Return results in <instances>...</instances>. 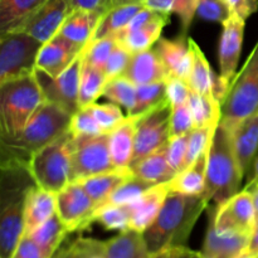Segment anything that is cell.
<instances>
[{"instance_id":"obj_1","label":"cell","mask_w":258,"mask_h":258,"mask_svg":"<svg viewBox=\"0 0 258 258\" xmlns=\"http://www.w3.org/2000/svg\"><path fill=\"white\" fill-rule=\"evenodd\" d=\"M208 208L209 202L204 194L189 196L170 191L159 216L143 233L151 256L186 246L197 221Z\"/></svg>"},{"instance_id":"obj_2","label":"cell","mask_w":258,"mask_h":258,"mask_svg":"<svg viewBox=\"0 0 258 258\" xmlns=\"http://www.w3.org/2000/svg\"><path fill=\"white\" fill-rule=\"evenodd\" d=\"M34 180L27 165L2 164L0 258H12L25 234V201Z\"/></svg>"},{"instance_id":"obj_3","label":"cell","mask_w":258,"mask_h":258,"mask_svg":"<svg viewBox=\"0 0 258 258\" xmlns=\"http://www.w3.org/2000/svg\"><path fill=\"white\" fill-rule=\"evenodd\" d=\"M72 115L45 101L19 134L2 139V164L27 165L33 154L68 133Z\"/></svg>"},{"instance_id":"obj_4","label":"cell","mask_w":258,"mask_h":258,"mask_svg":"<svg viewBox=\"0 0 258 258\" xmlns=\"http://www.w3.org/2000/svg\"><path fill=\"white\" fill-rule=\"evenodd\" d=\"M236 151L232 130L219 121L214 130L208 151L207 181L204 196L209 207H219L241 191L243 179Z\"/></svg>"},{"instance_id":"obj_5","label":"cell","mask_w":258,"mask_h":258,"mask_svg":"<svg viewBox=\"0 0 258 258\" xmlns=\"http://www.w3.org/2000/svg\"><path fill=\"white\" fill-rule=\"evenodd\" d=\"M45 102L34 75L0 83V138H12Z\"/></svg>"},{"instance_id":"obj_6","label":"cell","mask_w":258,"mask_h":258,"mask_svg":"<svg viewBox=\"0 0 258 258\" xmlns=\"http://www.w3.org/2000/svg\"><path fill=\"white\" fill-rule=\"evenodd\" d=\"M27 169L35 185L58 193L72 183V135L70 130L33 154Z\"/></svg>"},{"instance_id":"obj_7","label":"cell","mask_w":258,"mask_h":258,"mask_svg":"<svg viewBox=\"0 0 258 258\" xmlns=\"http://www.w3.org/2000/svg\"><path fill=\"white\" fill-rule=\"evenodd\" d=\"M258 111V40L242 70L232 81L222 103V122L233 127Z\"/></svg>"},{"instance_id":"obj_8","label":"cell","mask_w":258,"mask_h":258,"mask_svg":"<svg viewBox=\"0 0 258 258\" xmlns=\"http://www.w3.org/2000/svg\"><path fill=\"white\" fill-rule=\"evenodd\" d=\"M43 44L23 30L0 34V83L34 75Z\"/></svg>"},{"instance_id":"obj_9","label":"cell","mask_w":258,"mask_h":258,"mask_svg":"<svg viewBox=\"0 0 258 258\" xmlns=\"http://www.w3.org/2000/svg\"><path fill=\"white\" fill-rule=\"evenodd\" d=\"M83 66V52L62 75L53 77L37 68L34 72L45 101L58 106L70 115L80 110V81Z\"/></svg>"},{"instance_id":"obj_10","label":"cell","mask_w":258,"mask_h":258,"mask_svg":"<svg viewBox=\"0 0 258 258\" xmlns=\"http://www.w3.org/2000/svg\"><path fill=\"white\" fill-rule=\"evenodd\" d=\"M117 169L111 159L108 134L72 136V181Z\"/></svg>"},{"instance_id":"obj_11","label":"cell","mask_w":258,"mask_h":258,"mask_svg":"<svg viewBox=\"0 0 258 258\" xmlns=\"http://www.w3.org/2000/svg\"><path fill=\"white\" fill-rule=\"evenodd\" d=\"M171 138V106L169 101L138 117L135 151L131 165L165 146ZM130 165V166H131Z\"/></svg>"},{"instance_id":"obj_12","label":"cell","mask_w":258,"mask_h":258,"mask_svg":"<svg viewBox=\"0 0 258 258\" xmlns=\"http://www.w3.org/2000/svg\"><path fill=\"white\" fill-rule=\"evenodd\" d=\"M214 226L219 232L251 236L256 228L257 212L251 191H238L219 207H209Z\"/></svg>"},{"instance_id":"obj_13","label":"cell","mask_w":258,"mask_h":258,"mask_svg":"<svg viewBox=\"0 0 258 258\" xmlns=\"http://www.w3.org/2000/svg\"><path fill=\"white\" fill-rule=\"evenodd\" d=\"M96 209L93 199L78 181H72L57 193V213L70 233L88 228Z\"/></svg>"},{"instance_id":"obj_14","label":"cell","mask_w":258,"mask_h":258,"mask_svg":"<svg viewBox=\"0 0 258 258\" xmlns=\"http://www.w3.org/2000/svg\"><path fill=\"white\" fill-rule=\"evenodd\" d=\"M72 10V0H48L17 30H23L42 43H47L59 33Z\"/></svg>"},{"instance_id":"obj_15","label":"cell","mask_w":258,"mask_h":258,"mask_svg":"<svg viewBox=\"0 0 258 258\" xmlns=\"http://www.w3.org/2000/svg\"><path fill=\"white\" fill-rule=\"evenodd\" d=\"M244 25L246 22L234 14L223 24L218 49L219 70L222 77L229 83H232L237 76V68L243 44Z\"/></svg>"},{"instance_id":"obj_16","label":"cell","mask_w":258,"mask_h":258,"mask_svg":"<svg viewBox=\"0 0 258 258\" xmlns=\"http://www.w3.org/2000/svg\"><path fill=\"white\" fill-rule=\"evenodd\" d=\"M83 49L85 47H81L57 34L43 44L38 55L37 68L53 77H57L73 64V62L82 54Z\"/></svg>"},{"instance_id":"obj_17","label":"cell","mask_w":258,"mask_h":258,"mask_svg":"<svg viewBox=\"0 0 258 258\" xmlns=\"http://www.w3.org/2000/svg\"><path fill=\"white\" fill-rule=\"evenodd\" d=\"M154 49L165 66L169 76L189 80L193 57L189 38H186L185 34L175 39L160 38L154 45Z\"/></svg>"},{"instance_id":"obj_18","label":"cell","mask_w":258,"mask_h":258,"mask_svg":"<svg viewBox=\"0 0 258 258\" xmlns=\"http://www.w3.org/2000/svg\"><path fill=\"white\" fill-rule=\"evenodd\" d=\"M169 193L170 188L168 183L158 184L151 186L138 201L130 204V229L144 233L159 216Z\"/></svg>"},{"instance_id":"obj_19","label":"cell","mask_w":258,"mask_h":258,"mask_svg":"<svg viewBox=\"0 0 258 258\" xmlns=\"http://www.w3.org/2000/svg\"><path fill=\"white\" fill-rule=\"evenodd\" d=\"M249 237L246 234L219 232L209 212L208 228L201 253L203 258H237L248 248Z\"/></svg>"},{"instance_id":"obj_20","label":"cell","mask_w":258,"mask_h":258,"mask_svg":"<svg viewBox=\"0 0 258 258\" xmlns=\"http://www.w3.org/2000/svg\"><path fill=\"white\" fill-rule=\"evenodd\" d=\"M122 77L131 81L134 85H149V83L165 82L170 76L165 66L159 58L154 48L135 53L131 55L130 62L123 72Z\"/></svg>"},{"instance_id":"obj_21","label":"cell","mask_w":258,"mask_h":258,"mask_svg":"<svg viewBox=\"0 0 258 258\" xmlns=\"http://www.w3.org/2000/svg\"><path fill=\"white\" fill-rule=\"evenodd\" d=\"M231 130L237 160L242 174L246 175L251 171L258 154V111L237 123Z\"/></svg>"},{"instance_id":"obj_22","label":"cell","mask_w":258,"mask_h":258,"mask_svg":"<svg viewBox=\"0 0 258 258\" xmlns=\"http://www.w3.org/2000/svg\"><path fill=\"white\" fill-rule=\"evenodd\" d=\"M105 13V10H72L58 34L81 47H86L95 37Z\"/></svg>"},{"instance_id":"obj_23","label":"cell","mask_w":258,"mask_h":258,"mask_svg":"<svg viewBox=\"0 0 258 258\" xmlns=\"http://www.w3.org/2000/svg\"><path fill=\"white\" fill-rule=\"evenodd\" d=\"M57 213V193L33 185L28 191L25 201V234H29L37 227Z\"/></svg>"},{"instance_id":"obj_24","label":"cell","mask_w":258,"mask_h":258,"mask_svg":"<svg viewBox=\"0 0 258 258\" xmlns=\"http://www.w3.org/2000/svg\"><path fill=\"white\" fill-rule=\"evenodd\" d=\"M138 117L127 116L118 127L108 134V148L116 168H130L135 151Z\"/></svg>"},{"instance_id":"obj_25","label":"cell","mask_w":258,"mask_h":258,"mask_svg":"<svg viewBox=\"0 0 258 258\" xmlns=\"http://www.w3.org/2000/svg\"><path fill=\"white\" fill-rule=\"evenodd\" d=\"M134 175L130 168H117L106 173L96 174L77 180L85 190L90 194L91 198L98 207L107 201L108 197L125 181L131 179Z\"/></svg>"},{"instance_id":"obj_26","label":"cell","mask_w":258,"mask_h":258,"mask_svg":"<svg viewBox=\"0 0 258 258\" xmlns=\"http://www.w3.org/2000/svg\"><path fill=\"white\" fill-rule=\"evenodd\" d=\"M169 22H170V15L156 12L155 17L150 22L116 42L131 54L148 50L160 39L161 32L169 24Z\"/></svg>"},{"instance_id":"obj_27","label":"cell","mask_w":258,"mask_h":258,"mask_svg":"<svg viewBox=\"0 0 258 258\" xmlns=\"http://www.w3.org/2000/svg\"><path fill=\"white\" fill-rule=\"evenodd\" d=\"M166 145L131 165L130 169L134 175L153 185L169 183L171 179L175 178L178 173L169 164L166 158Z\"/></svg>"},{"instance_id":"obj_28","label":"cell","mask_w":258,"mask_h":258,"mask_svg":"<svg viewBox=\"0 0 258 258\" xmlns=\"http://www.w3.org/2000/svg\"><path fill=\"white\" fill-rule=\"evenodd\" d=\"M211 146V145H209ZM209 148L191 164L189 168L176 174L174 179L169 181L170 191H176L189 196L204 194L207 181V163H208Z\"/></svg>"},{"instance_id":"obj_29","label":"cell","mask_w":258,"mask_h":258,"mask_svg":"<svg viewBox=\"0 0 258 258\" xmlns=\"http://www.w3.org/2000/svg\"><path fill=\"white\" fill-rule=\"evenodd\" d=\"M107 258H151L141 232L127 229L105 242Z\"/></svg>"},{"instance_id":"obj_30","label":"cell","mask_w":258,"mask_h":258,"mask_svg":"<svg viewBox=\"0 0 258 258\" xmlns=\"http://www.w3.org/2000/svg\"><path fill=\"white\" fill-rule=\"evenodd\" d=\"M48 0H0V34L17 30Z\"/></svg>"},{"instance_id":"obj_31","label":"cell","mask_w":258,"mask_h":258,"mask_svg":"<svg viewBox=\"0 0 258 258\" xmlns=\"http://www.w3.org/2000/svg\"><path fill=\"white\" fill-rule=\"evenodd\" d=\"M68 234H70V231L59 218L58 213H55L27 236H29L37 243V246L42 249L45 256L52 258L57 253L60 244Z\"/></svg>"},{"instance_id":"obj_32","label":"cell","mask_w":258,"mask_h":258,"mask_svg":"<svg viewBox=\"0 0 258 258\" xmlns=\"http://www.w3.org/2000/svg\"><path fill=\"white\" fill-rule=\"evenodd\" d=\"M189 45H190L191 57H193L190 76H189L188 80L189 86L196 92L214 98L213 80L214 76H216V72L211 68L208 59L206 58V54L201 49L198 43L194 39H191V38H189Z\"/></svg>"},{"instance_id":"obj_33","label":"cell","mask_w":258,"mask_h":258,"mask_svg":"<svg viewBox=\"0 0 258 258\" xmlns=\"http://www.w3.org/2000/svg\"><path fill=\"white\" fill-rule=\"evenodd\" d=\"M145 7L143 4H128L108 9L103 14L93 39H100V38L105 37H115Z\"/></svg>"},{"instance_id":"obj_34","label":"cell","mask_w":258,"mask_h":258,"mask_svg":"<svg viewBox=\"0 0 258 258\" xmlns=\"http://www.w3.org/2000/svg\"><path fill=\"white\" fill-rule=\"evenodd\" d=\"M107 82L108 80L102 70H98L83 60L80 81V108L96 103L102 96Z\"/></svg>"},{"instance_id":"obj_35","label":"cell","mask_w":258,"mask_h":258,"mask_svg":"<svg viewBox=\"0 0 258 258\" xmlns=\"http://www.w3.org/2000/svg\"><path fill=\"white\" fill-rule=\"evenodd\" d=\"M143 4L155 12L176 14L180 19L183 32L186 33L197 14L198 0H143Z\"/></svg>"},{"instance_id":"obj_36","label":"cell","mask_w":258,"mask_h":258,"mask_svg":"<svg viewBox=\"0 0 258 258\" xmlns=\"http://www.w3.org/2000/svg\"><path fill=\"white\" fill-rule=\"evenodd\" d=\"M166 98V83L156 82L149 85L138 86L136 90V102L133 111L127 116L140 117L145 113L150 112L155 107L165 102Z\"/></svg>"},{"instance_id":"obj_37","label":"cell","mask_w":258,"mask_h":258,"mask_svg":"<svg viewBox=\"0 0 258 258\" xmlns=\"http://www.w3.org/2000/svg\"><path fill=\"white\" fill-rule=\"evenodd\" d=\"M188 103L191 113H193L197 127H202V126L221 121L222 105L214 98L201 95V93L191 90Z\"/></svg>"},{"instance_id":"obj_38","label":"cell","mask_w":258,"mask_h":258,"mask_svg":"<svg viewBox=\"0 0 258 258\" xmlns=\"http://www.w3.org/2000/svg\"><path fill=\"white\" fill-rule=\"evenodd\" d=\"M136 90H138V86L120 76L106 83L102 97H106L110 102L125 108L126 115H128L135 106Z\"/></svg>"},{"instance_id":"obj_39","label":"cell","mask_w":258,"mask_h":258,"mask_svg":"<svg viewBox=\"0 0 258 258\" xmlns=\"http://www.w3.org/2000/svg\"><path fill=\"white\" fill-rule=\"evenodd\" d=\"M107 231L123 232L130 229V211L128 206L106 204L96 209L92 218Z\"/></svg>"},{"instance_id":"obj_40","label":"cell","mask_w":258,"mask_h":258,"mask_svg":"<svg viewBox=\"0 0 258 258\" xmlns=\"http://www.w3.org/2000/svg\"><path fill=\"white\" fill-rule=\"evenodd\" d=\"M154 186L153 184L148 183V181L143 180L140 178H136L133 176L131 179H128L127 181H125L123 184H121L112 194L107 198V201L103 204H101L100 207L106 206V204H116V206H130L134 202L138 201L146 190Z\"/></svg>"},{"instance_id":"obj_41","label":"cell","mask_w":258,"mask_h":258,"mask_svg":"<svg viewBox=\"0 0 258 258\" xmlns=\"http://www.w3.org/2000/svg\"><path fill=\"white\" fill-rule=\"evenodd\" d=\"M218 123L219 122H213L209 123V125L202 126V127H197L189 134L188 151H186L184 169L189 168L209 148V145L212 143V139H213L214 130H216Z\"/></svg>"},{"instance_id":"obj_42","label":"cell","mask_w":258,"mask_h":258,"mask_svg":"<svg viewBox=\"0 0 258 258\" xmlns=\"http://www.w3.org/2000/svg\"><path fill=\"white\" fill-rule=\"evenodd\" d=\"M116 44L117 42L115 37H105L91 40L83 49V60L105 72L106 63Z\"/></svg>"},{"instance_id":"obj_43","label":"cell","mask_w":258,"mask_h":258,"mask_svg":"<svg viewBox=\"0 0 258 258\" xmlns=\"http://www.w3.org/2000/svg\"><path fill=\"white\" fill-rule=\"evenodd\" d=\"M90 107L103 134H110L127 117V115H123L120 106L112 102L93 103Z\"/></svg>"},{"instance_id":"obj_44","label":"cell","mask_w":258,"mask_h":258,"mask_svg":"<svg viewBox=\"0 0 258 258\" xmlns=\"http://www.w3.org/2000/svg\"><path fill=\"white\" fill-rule=\"evenodd\" d=\"M70 133L73 138H78V136H95L103 134L97 120L93 116L90 106L85 108H80L72 116Z\"/></svg>"},{"instance_id":"obj_45","label":"cell","mask_w":258,"mask_h":258,"mask_svg":"<svg viewBox=\"0 0 258 258\" xmlns=\"http://www.w3.org/2000/svg\"><path fill=\"white\" fill-rule=\"evenodd\" d=\"M197 15L204 20L221 23L223 25L233 14L228 0H198Z\"/></svg>"},{"instance_id":"obj_46","label":"cell","mask_w":258,"mask_h":258,"mask_svg":"<svg viewBox=\"0 0 258 258\" xmlns=\"http://www.w3.org/2000/svg\"><path fill=\"white\" fill-rule=\"evenodd\" d=\"M188 140L189 134L179 136H171L166 145V158H168L169 164L171 168L180 173L184 169V163H185L186 151H188Z\"/></svg>"},{"instance_id":"obj_47","label":"cell","mask_w":258,"mask_h":258,"mask_svg":"<svg viewBox=\"0 0 258 258\" xmlns=\"http://www.w3.org/2000/svg\"><path fill=\"white\" fill-rule=\"evenodd\" d=\"M197 128L189 103L171 108V136L190 134Z\"/></svg>"},{"instance_id":"obj_48","label":"cell","mask_w":258,"mask_h":258,"mask_svg":"<svg viewBox=\"0 0 258 258\" xmlns=\"http://www.w3.org/2000/svg\"><path fill=\"white\" fill-rule=\"evenodd\" d=\"M166 83V98L170 103L171 108L176 106L188 103L190 96V86L188 81L178 77H169L165 81Z\"/></svg>"},{"instance_id":"obj_49","label":"cell","mask_w":258,"mask_h":258,"mask_svg":"<svg viewBox=\"0 0 258 258\" xmlns=\"http://www.w3.org/2000/svg\"><path fill=\"white\" fill-rule=\"evenodd\" d=\"M131 55L133 54L127 52L125 48L121 47L120 44H116L105 67V75L108 81L123 75L128 62H130Z\"/></svg>"},{"instance_id":"obj_50","label":"cell","mask_w":258,"mask_h":258,"mask_svg":"<svg viewBox=\"0 0 258 258\" xmlns=\"http://www.w3.org/2000/svg\"><path fill=\"white\" fill-rule=\"evenodd\" d=\"M76 258H107L105 242L95 238H77L72 242Z\"/></svg>"},{"instance_id":"obj_51","label":"cell","mask_w":258,"mask_h":258,"mask_svg":"<svg viewBox=\"0 0 258 258\" xmlns=\"http://www.w3.org/2000/svg\"><path fill=\"white\" fill-rule=\"evenodd\" d=\"M12 258H48L29 236L24 234Z\"/></svg>"},{"instance_id":"obj_52","label":"cell","mask_w":258,"mask_h":258,"mask_svg":"<svg viewBox=\"0 0 258 258\" xmlns=\"http://www.w3.org/2000/svg\"><path fill=\"white\" fill-rule=\"evenodd\" d=\"M232 14L246 22L258 10V0H228Z\"/></svg>"},{"instance_id":"obj_53","label":"cell","mask_w":258,"mask_h":258,"mask_svg":"<svg viewBox=\"0 0 258 258\" xmlns=\"http://www.w3.org/2000/svg\"><path fill=\"white\" fill-rule=\"evenodd\" d=\"M72 9L105 10L110 9V0H72Z\"/></svg>"},{"instance_id":"obj_54","label":"cell","mask_w":258,"mask_h":258,"mask_svg":"<svg viewBox=\"0 0 258 258\" xmlns=\"http://www.w3.org/2000/svg\"><path fill=\"white\" fill-rule=\"evenodd\" d=\"M169 258H203L201 252H196L186 246L169 249Z\"/></svg>"},{"instance_id":"obj_55","label":"cell","mask_w":258,"mask_h":258,"mask_svg":"<svg viewBox=\"0 0 258 258\" xmlns=\"http://www.w3.org/2000/svg\"><path fill=\"white\" fill-rule=\"evenodd\" d=\"M252 170H253V174H252L248 183H247L246 186H244V189L248 191H252L254 188H257L258 186V154L253 161V165H252Z\"/></svg>"},{"instance_id":"obj_56","label":"cell","mask_w":258,"mask_h":258,"mask_svg":"<svg viewBox=\"0 0 258 258\" xmlns=\"http://www.w3.org/2000/svg\"><path fill=\"white\" fill-rule=\"evenodd\" d=\"M247 251L251 252V253L257 254L258 256V227L254 228V231L252 232L251 237H249V243Z\"/></svg>"},{"instance_id":"obj_57","label":"cell","mask_w":258,"mask_h":258,"mask_svg":"<svg viewBox=\"0 0 258 258\" xmlns=\"http://www.w3.org/2000/svg\"><path fill=\"white\" fill-rule=\"evenodd\" d=\"M52 258H76V253H75V248H73V244L71 243L70 246L66 247V248L58 249L57 253H55Z\"/></svg>"},{"instance_id":"obj_58","label":"cell","mask_w":258,"mask_h":258,"mask_svg":"<svg viewBox=\"0 0 258 258\" xmlns=\"http://www.w3.org/2000/svg\"><path fill=\"white\" fill-rule=\"evenodd\" d=\"M128 4H143V0H110V9Z\"/></svg>"},{"instance_id":"obj_59","label":"cell","mask_w":258,"mask_h":258,"mask_svg":"<svg viewBox=\"0 0 258 258\" xmlns=\"http://www.w3.org/2000/svg\"><path fill=\"white\" fill-rule=\"evenodd\" d=\"M251 193H252V196H253L254 207H256V212H257V216H258V186L257 188H254Z\"/></svg>"},{"instance_id":"obj_60","label":"cell","mask_w":258,"mask_h":258,"mask_svg":"<svg viewBox=\"0 0 258 258\" xmlns=\"http://www.w3.org/2000/svg\"><path fill=\"white\" fill-rule=\"evenodd\" d=\"M237 258H258V256H257V254L251 253V252H248V251H247V249H246V251L242 252V253L239 254V256L237 257Z\"/></svg>"},{"instance_id":"obj_61","label":"cell","mask_w":258,"mask_h":258,"mask_svg":"<svg viewBox=\"0 0 258 258\" xmlns=\"http://www.w3.org/2000/svg\"><path fill=\"white\" fill-rule=\"evenodd\" d=\"M151 258H169V251H164V252H160V253L153 254Z\"/></svg>"},{"instance_id":"obj_62","label":"cell","mask_w":258,"mask_h":258,"mask_svg":"<svg viewBox=\"0 0 258 258\" xmlns=\"http://www.w3.org/2000/svg\"><path fill=\"white\" fill-rule=\"evenodd\" d=\"M256 227H258V216H257V219H256Z\"/></svg>"}]
</instances>
